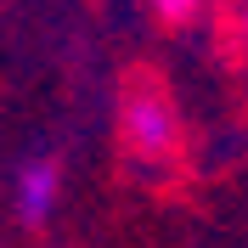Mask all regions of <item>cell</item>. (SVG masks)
<instances>
[{
  "mask_svg": "<svg viewBox=\"0 0 248 248\" xmlns=\"http://www.w3.org/2000/svg\"><path fill=\"white\" fill-rule=\"evenodd\" d=\"M243 40H248V0H243Z\"/></svg>",
  "mask_w": 248,
  "mask_h": 248,
  "instance_id": "obj_4",
  "label": "cell"
},
{
  "mask_svg": "<svg viewBox=\"0 0 248 248\" xmlns=\"http://www.w3.org/2000/svg\"><path fill=\"white\" fill-rule=\"evenodd\" d=\"M198 6H203V0H153V12L164 17V23H192Z\"/></svg>",
  "mask_w": 248,
  "mask_h": 248,
  "instance_id": "obj_3",
  "label": "cell"
},
{
  "mask_svg": "<svg viewBox=\"0 0 248 248\" xmlns=\"http://www.w3.org/2000/svg\"><path fill=\"white\" fill-rule=\"evenodd\" d=\"M57 192H62L57 158H29L17 170V220L23 226H46L51 209H57Z\"/></svg>",
  "mask_w": 248,
  "mask_h": 248,
  "instance_id": "obj_2",
  "label": "cell"
},
{
  "mask_svg": "<svg viewBox=\"0 0 248 248\" xmlns=\"http://www.w3.org/2000/svg\"><path fill=\"white\" fill-rule=\"evenodd\" d=\"M124 141L136 147L141 158H170L181 147V119H175V102L153 85L124 96Z\"/></svg>",
  "mask_w": 248,
  "mask_h": 248,
  "instance_id": "obj_1",
  "label": "cell"
}]
</instances>
